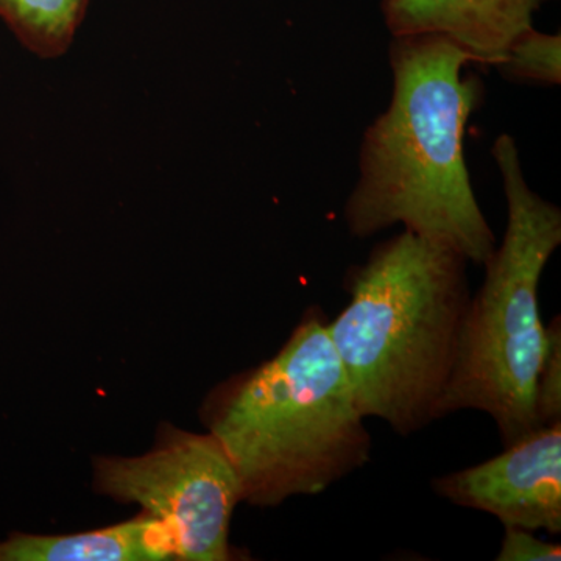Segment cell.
<instances>
[{
  "label": "cell",
  "mask_w": 561,
  "mask_h": 561,
  "mask_svg": "<svg viewBox=\"0 0 561 561\" xmlns=\"http://www.w3.org/2000/svg\"><path fill=\"white\" fill-rule=\"evenodd\" d=\"M88 0H0V16L33 50L57 55L68 49Z\"/></svg>",
  "instance_id": "cell-9"
},
{
  "label": "cell",
  "mask_w": 561,
  "mask_h": 561,
  "mask_svg": "<svg viewBox=\"0 0 561 561\" xmlns=\"http://www.w3.org/2000/svg\"><path fill=\"white\" fill-rule=\"evenodd\" d=\"M508 79L540 84L561 81V36L530 28L513 41L500 66Z\"/></svg>",
  "instance_id": "cell-10"
},
{
  "label": "cell",
  "mask_w": 561,
  "mask_h": 561,
  "mask_svg": "<svg viewBox=\"0 0 561 561\" xmlns=\"http://www.w3.org/2000/svg\"><path fill=\"white\" fill-rule=\"evenodd\" d=\"M95 483L102 493L138 502L161 519L172 531L179 559H231V518L242 486L230 456L210 432L169 431L146 456L101 459Z\"/></svg>",
  "instance_id": "cell-5"
},
{
  "label": "cell",
  "mask_w": 561,
  "mask_h": 561,
  "mask_svg": "<svg viewBox=\"0 0 561 561\" xmlns=\"http://www.w3.org/2000/svg\"><path fill=\"white\" fill-rule=\"evenodd\" d=\"M561 320L553 317L546 328L545 356L535 386L538 427L561 423Z\"/></svg>",
  "instance_id": "cell-11"
},
{
  "label": "cell",
  "mask_w": 561,
  "mask_h": 561,
  "mask_svg": "<svg viewBox=\"0 0 561 561\" xmlns=\"http://www.w3.org/2000/svg\"><path fill=\"white\" fill-rule=\"evenodd\" d=\"M491 153L504 186L507 228L468 302L440 416L486 413L507 446L538 430L535 386L546 346L538 287L561 243V213L530 190L511 135L497 136Z\"/></svg>",
  "instance_id": "cell-4"
},
{
  "label": "cell",
  "mask_w": 561,
  "mask_h": 561,
  "mask_svg": "<svg viewBox=\"0 0 561 561\" xmlns=\"http://www.w3.org/2000/svg\"><path fill=\"white\" fill-rule=\"evenodd\" d=\"M561 559L560 545L542 541L534 531L505 527L497 561H548Z\"/></svg>",
  "instance_id": "cell-12"
},
{
  "label": "cell",
  "mask_w": 561,
  "mask_h": 561,
  "mask_svg": "<svg viewBox=\"0 0 561 561\" xmlns=\"http://www.w3.org/2000/svg\"><path fill=\"white\" fill-rule=\"evenodd\" d=\"M548 0H382L393 36L438 35L451 39L471 62L500 68L508 47L534 28Z\"/></svg>",
  "instance_id": "cell-7"
},
{
  "label": "cell",
  "mask_w": 561,
  "mask_h": 561,
  "mask_svg": "<svg viewBox=\"0 0 561 561\" xmlns=\"http://www.w3.org/2000/svg\"><path fill=\"white\" fill-rule=\"evenodd\" d=\"M389 58L390 105L362 140L346 227L364 239L402 225L483 265L497 243L463 158L465 127L481 103L482 83L463 77L470 57L445 36H393Z\"/></svg>",
  "instance_id": "cell-1"
},
{
  "label": "cell",
  "mask_w": 561,
  "mask_h": 561,
  "mask_svg": "<svg viewBox=\"0 0 561 561\" xmlns=\"http://www.w3.org/2000/svg\"><path fill=\"white\" fill-rule=\"evenodd\" d=\"M432 489L504 527L560 534L561 423L531 431L481 465L434 479Z\"/></svg>",
  "instance_id": "cell-6"
},
{
  "label": "cell",
  "mask_w": 561,
  "mask_h": 561,
  "mask_svg": "<svg viewBox=\"0 0 561 561\" xmlns=\"http://www.w3.org/2000/svg\"><path fill=\"white\" fill-rule=\"evenodd\" d=\"M467 265L446 243L404 230L351 272L348 306L328 332L365 419L404 437L442 419L471 300Z\"/></svg>",
  "instance_id": "cell-2"
},
{
  "label": "cell",
  "mask_w": 561,
  "mask_h": 561,
  "mask_svg": "<svg viewBox=\"0 0 561 561\" xmlns=\"http://www.w3.org/2000/svg\"><path fill=\"white\" fill-rule=\"evenodd\" d=\"M365 420L316 309L275 357L216 394L208 423L238 471L242 501L275 507L323 493L367 465Z\"/></svg>",
  "instance_id": "cell-3"
},
{
  "label": "cell",
  "mask_w": 561,
  "mask_h": 561,
  "mask_svg": "<svg viewBox=\"0 0 561 561\" xmlns=\"http://www.w3.org/2000/svg\"><path fill=\"white\" fill-rule=\"evenodd\" d=\"M172 557H179L172 531L149 513L108 529L61 537L11 534L0 541V561H158Z\"/></svg>",
  "instance_id": "cell-8"
}]
</instances>
